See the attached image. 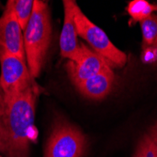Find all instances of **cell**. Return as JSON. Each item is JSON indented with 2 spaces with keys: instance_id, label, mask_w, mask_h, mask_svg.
Segmentation results:
<instances>
[{
  "instance_id": "6da1fadb",
  "label": "cell",
  "mask_w": 157,
  "mask_h": 157,
  "mask_svg": "<svg viewBox=\"0 0 157 157\" xmlns=\"http://www.w3.org/2000/svg\"><path fill=\"white\" fill-rule=\"evenodd\" d=\"M37 83L19 95L0 94V124L5 140V157H29L30 145L37 137L34 125L37 100L41 92Z\"/></svg>"
},
{
  "instance_id": "7a4b0ae2",
  "label": "cell",
  "mask_w": 157,
  "mask_h": 157,
  "mask_svg": "<svg viewBox=\"0 0 157 157\" xmlns=\"http://www.w3.org/2000/svg\"><path fill=\"white\" fill-rule=\"evenodd\" d=\"M23 35L27 67L36 79L45 64L52 39L51 12L46 1L34 0L32 15Z\"/></svg>"
},
{
  "instance_id": "3957f363",
  "label": "cell",
  "mask_w": 157,
  "mask_h": 157,
  "mask_svg": "<svg viewBox=\"0 0 157 157\" xmlns=\"http://www.w3.org/2000/svg\"><path fill=\"white\" fill-rule=\"evenodd\" d=\"M74 15L78 36L88 42L92 51L102 56L111 68H121L126 64V54L114 45L102 28L85 15L76 2L74 4Z\"/></svg>"
},
{
  "instance_id": "277c9868",
  "label": "cell",
  "mask_w": 157,
  "mask_h": 157,
  "mask_svg": "<svg viewBox=\"0 0 157 157\" xmlns=\"http://www.w3.org/2000/svg\"><path fill=\"white\" fill-rule=\"evenodd\" d=\"M87 139L78 128L58 117L46 142L44 157H83Z\"/></svg>"
},
{
  "instance_id": "5b68a950",
  "label": "cell",
  "mask_w": 157,
  "mask_h": 157,
  "mask_svg": "<svg viewBox=\"0 0 157 157\" xmlns=\"http://www.w3.org/2000/svg\"><path fill=\"white\" fill-rule=\"evenodd\" d=\"M0 94L4 98H11L21 94L36 85L28 70L26 60L13 56L0 48Z\"/></svg>"
},
{
  "instance_id": "8992f818",
  "label": "cell",
  "mask_w": 157,
  "mask_h": 157,
  "mask_svg": "<svg viewBox=\"0 0 157 157\" xmlns=\"http://www.w3.org/2000/svg\"><path fill=\"white\" fill-rule=\"evenodd\" d=\"M68 76L74 86L110 69L109 64L84 44H80V55L76 61H67Z\"/></svg>"
},
{
  "instance_id": "52a82bcc",
  "label": "cell",
  "mask_w": 157,
  "mask_h": 157,
  "mask_svg": "<svg viewBox=\"0 0 157 157\" xmlns=\"http://www.w3.org/2000/svg\"><path fill=\"white\" fill-rule=\"evenodd\" d=\"M0 48L10 55L26 60L23 29L7 4L2 15L0 16Z\"/></svg>"
},
{
  "instance_id": "ba28073f",
  "label": "cell",
  "mask_w": 157,
  "mask_h": 157,
  "mask_svg": "<svg viewBox=\"0 0 157 157\" xmlns=\"http://www.w3.org/2000/svg\"><path fill=\"white\" fill-rule=\"evenodd\" d=\"M74 0H63L64 21L59 37V48L62 58L76 61L80 55V42L74 15Z\"/></svg>"
},
{
  "instance_id": "9c48e42d",
  "label": "cell",
  "mask_w": 157,
  "mask_h": 157,
  "mask_svg": "<svg viewBox=\"0 0 157 157\" xmlns=\"http://www.w3.org/2000/svg\"><path fill=\"white\" fill-rule=\"evenodd\" d=\"M115 75L112 68L104 71L75 86L77 90L86 98L100 101L105 99L113 90Z\"/></svg>"
},
{
  "instance_id": "30bf717a",
  "label": "cell",
  "mask_w": 157,
  "mask_h": 157,
  "mask_svg": "<svg viewBox=\"0 0 157 157\" xmlns=\"http://www.w3.org/2000/svg\"><path fill=\"white\" fill-rule=\"evenodd\" d=\"M134 157H157V121L141 137Z\"/></svg>"
},
{
  "instance_id": "8fae6325",
  "label": "cell",
  "mask_w": 157,
  "mask_h": 157,
  "mask_svg": "<svg viewBox=\"0 0 157 157\" xmlns=\"http://www.w3.org/2000/svg\"><path fill=\"white\" fill-rule=\"evenodd\" d=\"M7 5L24 31L32 15L34 0H9Z\"/></svg>"
},
{
  "instance_id": "7c38bea8",
  "label": "cell",
  "mask_w": 157,
  "mask_h": 157,
  "mask_svg": "<svg viewBox=\"0 0 157 157\" xmlns=\"http://www.w3.org/2000/svg\"><path fill=\"white\" fill-rule=\"evenodd\" d=\"M142 32V48L157 50V15L151 14L140 22Z\"/></svg>"
},
{
  "instance_id": "4fadbf2b",
  "label": "cell",
  "mask_w": 157,
  "mask_h": 157,
  "mask_svg": "<svg viewBox=\"0 0 157 157\" xmlns=\"http://www.w3.org/2000/svg\"><path fill=\"white\" fill-rule=\"evenodd\" d=\"M126 10L135 22H142L157 10V4H151L146 0H134L128 4Z\"/></svg>"
},
{
  "instance_id": "5bb4252c",
  "label": "cell",
  "mask_w": 157,
  "mask_h": 157,
  "mask_svg": "<svg viewBox=\"0 0 157 157\" xmlns=\"http://www.w3.org/2000/svg\"><path fill=\"white\" fill-rule=\"evenodd\" d=\"M0 152L5 153V140H4V135L1 124H0Z\"/></svg>"
},
{
  "instance_id": "9a60e30c",
  "label": "cell",
  "mask_w": 157,
  "mask_h": 157,
  "mask_svg": "<svg viewBox=\"0 0 157 157\" xmlns=\"http://www.w3.org/2000/svg\"><path fill=\"white\" fill-rule=\"evenodd\" d=\"M0 157H3V156H2V155H0Z\"/></svg>"
},
{
  "instance_id": "2e32d148",
  "label": "cell",
  "mask_w": 157,
  "mask_h": 157,
  "mask_svg": "<svg viewBox=\"0 0 157 157\" xmlns=\"http://www.w3.org/2000/svg\"><path fill=\"white\" fill-rule=\"evenodd\" d=\"M156 63H157V61H156Z\"/></svg>"
}]
</instances>
